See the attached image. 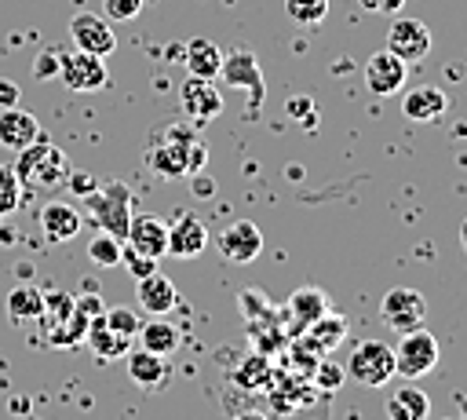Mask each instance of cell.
<instances>
[{"mask_svg":"<svg viewBox=\"0 0 467 420\" xmlns=\"http://www.w3.org/2000/svg\"><path fill=\"white\" fill-rule=\"evenodd\" d=\"M124 358H128V376H131V383L142 387V391H157V387H164L168 376H171L168 358H164V354H153V351H146V347H135V351H128Z\"/></svg>","mask_w":467,"mask_h":420,"instance_id":"obj_17","label":"cell"},{"mask_svg":"<svg viewBox=\"0 0 467 420\" xmlns=\"http://www.w3.org/2000/svg\"><path fill=\"white\" fill-rule=\"evenodd\" d=\"M84 343L91 347V354H95L99 362H117V358H124V354L131 351V343H135V340H128V336L113 332V329L102 321V314H95V318L88 321Z\"/></svg>","mask_w":467,"mask_h":420,"instance_id":"obj_20","label":"cell"},{"mask_svg":"<svg viewBox=\"0 0 467 420\" xmlns=\"http://www.w3.org/2000/svg\"><path fill=\"white\" fill-rule=\"evenodd\" d=\"M230 380H234L237 387H244V391H259V387L270 380V362H266V354H263V351L241 354V362L230 369Z\"/></svg>","mask_w":467,"mask_h":420,"instance_id":"obj_28","label":"cell"},{"mask_svg":"<svg viewBox=\"0 0 467 420\" xmlns=\"http://www.w3.org/2000/svg\"><path fill=\"white\" fill-rule=\"evenodd\" d=\"M343 373L361 387H383L394 376V347H387L383 340H361L350 351Z\"/></svg>","mask_w":467,"mask_h":420,"instance_id":"obj_5","label":"cell"},{"mask_svg":"<svg viewBox=\"0 0 467 420\" xmlns=\"http://www.w3.org/2000/svg\"><path fill=\"white\" fill-rule=\"evenodd\" d=\"M0 226H4V215H0Z\"/></svg>","mask_w":467,"mask_h":420,"instance_id":"obj_48","label":"cell"},{"mask_svg":"<svg viewBox=\"0 0 467 420\" xmlns=\"http://www.w3.org/2000/svg\"><path fill=\"white\" fill-rule=\"evenodd\" d=\"M445 110H449V99H445V91H441L438 84H416V88H409V91L401 95V113H405L409 121L431 124V121H438Z\"/></svg>","mask_w":467,"mask_h":420,"instance_id":"obj_18","label":"cell"},{"mask_svg":"<svg viewBox=\"0 0 467 420\" xmlns=\"http://www.w3.org/2000/svg\"><path fill=\"white\" fill-rule=\"evenodd\" d=\"M124 245L150 259H161V256H168V223L161 215H131Z\"/></svg>","mask_w":467,"mask_h":420,"instance_id":"obj_14","label":"cell"},{"mask_svg":"<svg viewBox=\"0 0 467 420\" xmlns=\"http://www.w3.org/2000/svg\"><path fill=\"white\" fill-rule=\"evenodd\" d=\"M230 420H270L266 413H259V409H241L237 416H230Z\"/></svg>","mask_w":467,"mask_h":420,"instance_id":"obj_45","label":"cell"},{"mask_svg":"<svg viewBox=\"0 0 467 420\" xmlns=\"http://www.w3.org/2000/svg\"><path fill=\"white\" fill-rule=\"evenodd\" d=\"M343 380H347L343 365H336V362H317V365H314V383H317L321 391H336Z\"/></svg>","mask_w":467,"mask_h":420,"instance_id":"obj_36","label":"cell"},{"mask_svg":"<svg viewBox=\"0 0 467 420\" xmlns=\"http://www.w3.org/2000/svg\"><path fill=\"white\" fill-rule=\"evenodd\" d=\"M427 416H431V398L412 380H405L387 394V420H427Z\"/></svg>","mask_w":467,"mask_h":420,"instance_id":"obj_23","label":"cell"},{"mask_svg":"<svg viewBox=\"0 0 467 420\" xmlns=\"http://www.w3.org/2000/svg\"><path fill=\"white\" fill-rule=\"evenodd\" d=\"M215 248L226 263H252L259 252H263V230L252 223V219H234L219 230L215 237Z\"/></svg>","mask_w":467,"mask_h":420,"instance_id":"obj_8","label":"cell"},{"mask_svg":"<svg viewBox=\"0 0 467 420\" xmlns=\"http://www.w3.org/2000/svg\"><path fill=\"white\" fill-rule=\"evenodd\" d=\"M285 11L296 26L310 29V26H321L325 15H328V0H285Z\"/></svg>","mask_w":467,"mask_h":420,"instance_id":"obj_33","label":"cell"},{"mask_svg":"<svg viewBox=\"0 0 467 420\" xmlns=\"http://www.w3.org/2000/svg\"><path fill=\"white\" fill-rule=\"evenodd\" d=\"M77 310V299H73V292H47L44 296V310H40V325H44V332L47 329H55V325H62L69 314Z\"/></svg>","mask_w":467,"mask_h":420,"instance_id":"obj_31","label":"cell"},{"mask_svg":"<svg viewBox=\"0 0 467 420\" xmlns=\"http://www.w3.org/2000/svg\"><path fill=\"white\" fill-rule=\"evenodd\" d=\"M208 245V226L193 212H179L175 223H168V256L175 259H193Z\"/></svg>","mask_w":467,"mask_h":420,"instance_id":"obj_15","label":"cell"},{"mask_svg":"<svg viewBox=\"0 0 467 420\" xmlns=\"http://www.w3.org/2000/svg\"><path fill=\"white\" fill-rule=\"evenodd\" d=\"M146 164L161 175V179H186L193 172H204L208 164V146L197 135L193 121L182 124H168L164 135L157 142H150L146 150Z\"/></svg>","mask_w":467,"mask_h":420,"instance_id":"obj_1","label":"cell"},{"mask_svg":"<svg viewBox=\"0 0 467 420\" xmlns=\"http://www.w3.org/2000/svg\"><path fill=\"white\" fill-rule=\"evenodd\" d=\"M22 197H26V186L18 183V172L11 164H0V215L18 212L26 205Z\"/></svg>","mask_w":467,"mask_h":420,"instance_id":"obj_32","label":"cell"},{"mask_svg":"<svg viewBox=\"0 0 467 420\" xmlns=\"http://www.w3.org/2000/svg\"><path fill=\"white\" fill-rule=\"evenodd\" d=\"M120 263H124V270H128L135 281L157 270V259H150V256H142V252H135V248H128V245H124V252H120Z\"/></svg>","mask_w":467,"mask_h":420,"instance_id":"obj_35","label":"cell"},{"mask_svg":"<svg viewBox=\"0 0 467 420\" xmlns=\"http://www.w3.org/2000/svg\"><path fill=\"white\" fill-rule=\"evenodd\" d=\"M325 307H328V303H325V292H321V289H314V285L296 289V292L288 296V314L299 321V325H296V332H303L314 318H321V314H325Z\"/></svg>","mask_w":467,"mask_h":420,"instance_id":"obj_27","label":"cell"},{"mask_svg":"<svg viewBox=\"0 0 467 420\" xmlns=\"http://www.w3.org/2000/svg\"><path fill=\"white\" fill-rule=\"evenodd\" d=\"M102 321L113 329V332H120V336H128V340H135V332H139V314L131 310V307H109V310H102Z\"/></svg>","mask_w":467,"mask_h":420,"instance_id":"obj_34","label":"cell"},{"mask_svg":"<svg viewBox=\"0 0 467 420\" xmlns=\"http://www.w3.org/2000/svg\"><path fill=\"white\" fill-rule=\"evenodd\" d=\"M69 37H73V47H80L88 55H113V47H117V33H113L109 18L91 15V11H80L69 18Z\"/></svg>","mask_w":467,"mask_h":420,"instance_id":"obj_10","label":"cell"},{"mask_svg":"<svg viewBox=\"0 0 467 420\" xmlns=\"http://www.w3.org/2000/svg\"><path fill=\"white\" fill-rule=\"evenodd\" d=\"M310 113H314V102H310L306 95H299V99H288V117H292V121H303V124H310Z\"/></svg>","mask_w":467,"mask_h":420,"instance_id":"obj_41","label":"cell"},{"mask_svg":"<svg viewBox=\"0 0 467 420\" xmlns=\"http://www.w3.org/2000/svg\"><path fill=\"white\" fill-rule=\"evenodd\" d=\"M4 310L11 318V325H26V321H36L40 310H44V289L33 285V281H18L7 299H4Z\"/></svg>","mask_w":467,"mask_h":420,"instance_id":"obj_25","label":"cell"},{"mask_svg":"<svg viewBox=\"0 0 467 420\" xmlns=\"http://www.w3.org/2000/svg\"><path fill=\"white\" fill-rule=\"evenodd\" d=\"M84 208H88V215H91V223L99 226V230H106V234H113V237H120L124 241V234H128V223H131V186L128 183H120V179H113V183H106V186H95L88 197H84Z\"/></svg>","mask_w":467,"mask_h":420,"instance_id":"obj_3","label":"cell"},{"mask_svg":"<svg viewBox=\"0 0 467 420\" xmlns=\"http://www.w3.org/2000/svg\"><path fill=\"white\" fill-rule=\"evenodd\" d=\"M135 340H139V347H146V351H153V354H175L179 351V343H182V332L164 318V314H153L150 321H139V332H135Z\"/></svg>","mask_w":467,"mask_h":420,"instance_id":"obj_24","label":"cell"},{"mask_svg":"<svg viewBox=\"0 0 467 420\" xmlns=\"http://www.w3.org/2000/svg\"><path fill=\"white\" fill-rule=\"evenodd\" d=\"M18 99H22V88H18L15 80L0 77V110H7V106H18Z\"/></svg>","mask_w":467,"mask_h":420,"instance_id":"obj_42","label":"cell"},{"mask_svg":"<svg viewBox=\"0 0 467 420\" xmlns=\"http://www.w3.org/2000/svg\"><path fill=\"white\" fill-rule=\"evenodd\" d=\"M58 80L69 91H102L109 84V73H106L102 55H88V51L73 47V51L58 55Z\"/></svg>","mask_w":467,"mask_h":420,"instance_id":"obj_7","label":"cell"},{"mask_svg":"<svg viewBox=\"0 0 467 420\" xmlns=\"http://www.w3.org/2000/svg\"><path fill=\"white\" fill-rule=\"evenodd\" d=\"M62 186H69L77 197H88L99 183H95V175H91V172H84V168H69V175H66V183H62Z\"/></svg>","mask_w":467,"mask_h":420,"instance_id":"obj_38","label":"cell"},{"mask_svg":"<svg viewBox=\"0 0 467 420\" xmlns=\"http://www.w3.org/2000/svg\"><path fill=\"white\" fill-rule=\"evenodd\" d=\"M58 55H62V51H40V55L33 58V77H36V80L58 77Z\"/></svg>","mask_w":467,"mask_h":420,"instance_id":"obj_39","label":"cell"},{"mask_svg":"<svg viewBox=\"0 0 467 420\" xmlns=\"http://www.w3.org/2000/svg\"><path fill=\"white\" fill-rule=\"evenodd\" d=\"M445 420H463V416H445Z\"/></svg>","mask_w":467,"mask_h":420,"instance_id":"obj_47","label":"cell"},{"mask_svg":"<svg viewBox=\"0 0 467 420\" xmlns=\"http://www.w3.org/2000/svg\"><path fill=\"white\" fill-rule=\"evenodd\" d=\"M219 77H223L226 84H234V88H244V91L252 95V106L263 102V91H266V88H263V73H259V62H255V55H252L248 47H237V51L223 55Z\"/></svg>","mask_w":467,"mask_h":420,"instance_id":"obj_12","label":"cell"},{"mask_svg":"<svg viewBox=\"0 0 467 420\" xmlns=\"http://www.w3.org/2000/svg\"><path fill=\"white\" fill-rule=\"evenodd\" d=\"M175 303H179V292H175L171 278H164L161 270L139 278V307L146 314H171Z\"/></svg>","mask_w":467,"mask_h":420,"instance_id":"obj_21","label":"cell"},{"mask_svg":"<svg viewBox=\"0 0 467 420\" xmlns=\"http://www.w3.org/2000/svg\"><path fill=\"white\" fill-rule=\"evenodd\" d=\"M36 223H40V234H44L47 241H55V245L73 241V237L80 234V212H77L73 205H66V201H47V205L40 208Z\"/></svg>","mask_w":467,"mask_h":420,"instance_id":"obj_19","label":"cell"},{"mask_svg":"<svg viewBox=\"0 0 467 420\" xmlns=\"http://www.w3.org/2000/svg\"><path fill=\"white\" fill-rule=\"evenodd\" d=\"M387 51H394L405 66H416L431 51V29L420 18H394L387 29Z\"/></svg>","mask_w":467,"mask_h":420,"instance_id":"obj_9","label":"cell"},{"mask_svg":"<svg viewBox=\"0 0 467 420\" xmlns=\"http://www.w3.org/2000/svg\"><path fill=\"white\" fill-rule=\"evenodd\" d=\"M441 358V347L438 340L420 325V329H409L401 332L398 347H394V376H405V380H420L427 376Z\"/></svg>","mask_w":467,"mask_h":420,"instance_id":"obj_4","label":"cell"},{"mask_svg":"<svg viewBox=\"0 0 467 420\" xmlns=\"http://www.w3.org/2000/svg\"><path fill=\"white\" fill-rule=\"evenodd\" d=\"M88 321H91V318H88L84 310H73L62 325L47 329L44 336H47V343H51V347H77V343L84 340V332H88Z\"/></svg>","mask_w":467,"mask_h":420,"instance_id":"obj_29","label":"cell"},{"mask_svg":"<svg viewBox=\"0 0 467 420\" xmlns=\"http://www.w3.org/2000/svg\"><path fill=\"white\" fill-rule=\"evenodd\" d=\"M179 106H182L186 121L204 124V121H215L223 113V95L208 77H186L179 88Z\"/></svg>","mask_w":467,"mask_h":420,"instance_id":"obj_11","label":"cell"},{"mask_svg":"<svg viewBox=\"0 0 467 420\" xmlns=\"http://www.w3.org/2000/svg\"><path fill=\"white\" fill-rule=\"evenodd\" d=\"M190 179H193V194H197V197H204V194H212V190H215V183H212L208 175H201V172H193Z\"/></svg>","mask_w":467,"mask_h":420,"instance_id":"obj_44","label":"cell"},{"mask_svg":"<svg viewBox=\"0 0 467 420\" xmlns=\"http://www.w3.org/2000/svg\"><path fill=\"white\" fill-rule=\"evenodd\" d=\"M120 252H124V241L113 237V234H106V230H99V234L88 241V259H91L95 267H117V263H120Z\"/></svg>","mask_w":467,"mask_h":420,"instance_id":"obj_30","label":"cell"},{"mask_svg":"<svg viewBox=\"0 0 467 420\" xmlns=\"http://www.w3.org/2000/svg\"><path fill=\"white\" fill-rule=\"evenodd\" d=\"M460 245H463V248H467V219H463V223H460Z\"/></svg>","mask_w":467,"mask_h":420,"instance_id":"obj_46","label":"cell"},{"mask_svg":"<svg viewBox=\"0 0 467 420\" xmlns=\"http://www.w3.org/2000/svg\"><path fill=\"white\" fill-rule=\"evenodd\" d=\"M182 62H186L190 77H208V80H215V77H219V66H223V47H219L215 40L197 37V40H190V44L182 47Z\"/></svg>","mask_w":467,"mask_h":420,"instance_id":"obj_26","label":"cell"},{"mask_svg":"<svg viewBox=\"0 0 467 420\" xmlns=\"http://www.w3.org/2000/svg\"><path fill=\"white\" fill-rule=\"evenodd\" d=\"M40 135H44V131H40V121H36L29 110H22V106L0 110V146H4V150L18 153V150H26L29 142H36Z\"/></svg>","mask_w":467,"mask_h":420,"instance_id":"obj_16","label":"cell"},{"mask_svg":"<svg viewBox=\"0 0 467 420\" xmlns=\"http://www.w3.org/2000/svg\"><path fill=\"white\" fill-rule=\"evenodd\" d=\"M365 11H387V15H394V11H401V4L405 0H358Z\"/></svg>","mask_w":467,"mask_h":420,"instance_id":"obj_43","label":"cell"},{"mask_svg":"<svg viewBox=\"0 0 467 420\" xmlns=\"http://www.w3.org/2000/svg\"><path fill=\"white\" fill-rule=\"evenodd\" d=\"M102 11L109 22H128L142 11V0H102Z\"/></svg>","mask_w":467,"mask_h":420,"instance_id":"obj_37","label":"cell"},{"mask_svg":"<svg viewBox=\"0 0 467 420\" xmlns=\"http://www.w3.org/2000/svg\"><path fill=\"white\" fill-rule=\"evenodd\" d=\"M405 77H409V66L387 47L368 55V62H365V84L372 95H398L405 88Z\"/></svg>","mask_w":467,"mask_h":420,"instance_id":"obj_13","label":"cell"},{"mask_svg":"<svg viewBox=\"0 0 467 420\" xmlns=\"http://www.w3.org/2000/svg\"><path fill=\"white\" fill-rule=\"evenodd\" d=\"M343 336H347V321L339 314H321L299 332V343L310 347L314 354H328V351H336L343 343Z\"/></svg>","mask_w":467,"mask_h":420,"instance_id":"obj_22","label":"cell"},{"mask_svg":"<svg viewBox=\"0 0 467 420\" xmlns=\"http://www.w3.org/2000/svg\"><path fill=\"white\" fill-rule=\"evenodd\" d=\"M11 168L18 172V183L26 190H58L66 183V175H69V157L55 142H47L40 135L36 142H29L26 150L15 153Z\"/></svg>","mask_w":467,"mask_h":420,"instance_id":"obj_2","label":"cell"},{"mask_svg":"<svg viewBox=\"0 0 467 420\" xmlns=\"http://www.w3.org/2000/svg\"><path fill=\"white\" fill-rule=\"evenodd\" d=\"M73 299H77V310H84L88 318H95V314L106 310V303H102V296H99L95 289H88V292H80V296H73Z\"/></svg>","mask_w":467,"mask_h":420,"instance_id":"obj_40","label":"cell"},{"mask_svg":"<svg viewBox=\"0 0 467 420\" xmlns=\"http://www.w3.org/2000/svg\"><path fill=\"white\" fill-rule=\"evenodd\" d=\"M379 318H383L387 329H394L401 336V332L420 329L427 321V299L416 289H409V285H394L379 299Z\"/></svg>","mask_w":467,"mask_h":420,"instance_id":"obj_6","label":"cell"}]
</instances>
